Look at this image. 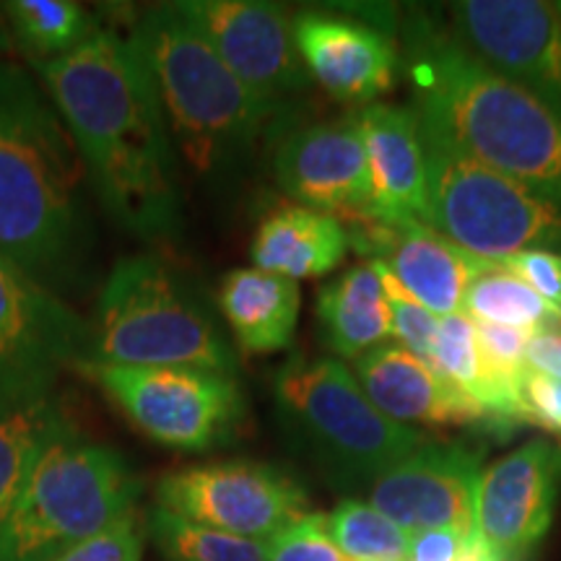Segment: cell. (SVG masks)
Listing matches in <instances>:
<instances>
[{"label":"cell","mask_w":561,"mask_h":561,"mask_svg":"<svg viewBox=\"0 0 561 561\" xmlns=\"http://www.w3.org/2000/svg\"><path fill=\"white\" fill-rule=\"evenodd\" d=\"M146 530L167 561H268V543L182 520L159 507Z\"/></svg>","instance_id":"28"},{"label":"cell","mask_w":561,"mask_h":561,"mask_svg":"<svg viewBox=\"0 0 561 561\" xmlns=\"http://www.w3.org/2000/svg\"><path fill=\"white\" fill-rule=\"evenodd\" d=\"M430 364L455 390L486 413L491 432L507 437L512 430L528 424L523 390L491 367L476 335L473 320L466 312L439 318Z\"/></svg>","instance_id":"22"},{"label":"cell","mask_w":561,"mask_h":561,"mask_svg":"<svg viewBox=\"0 0 561 561\" xmlns=\"http://www.w3.org/2000/svg\"><path fill=\"white\" fill-rule=\"evenodd\" d=\"M294 42L310 81L348 107H369L396 87L401 70L392 32L331 11L294 16Z\"/></svg>","instance_id":"17"},{"label":"cell","mask_w":561,"mask_h":561,"mask_svg":"<svg viewBox=\"0 0 561 561\" xmlns=\"http://www.w3.org/2000/svg\"><path fill=\"white\" fill-rule=\"evenodd\" d=\"M528 367L538 375L561 380V328L533 335L528 343Z\"/></svg>","instance_id":"37"},{"label":"cell","mask_w":561,"mask_h":561,"mask_svg":"<svg viewBox=\"0 0 561 561\" xmlns=\"http://www.w3.org/2000/svg\"><path fill=\"white\" fill-rule=\"evenodd\" d=\"M476 335L486 354L491 367H494L504 380L523 390L525 377H528V343L533 335L525 331L504 325H489V322H473Z\"/></svg>","instance_id":"33"},{"label":"cell","mask_w":561,"mask_h":561,"mask_svg":"<svg viewBox=\"0 0 561 561\" xmlns=\"http://www.w3.org/2000/svg\"><path fill=\"white\" fill-rule=\"evenodd\" d=\"M318 320L325 346L343 356L359 359L380 343L392 339V318L380 273L371 263L351 268L318 294Z\"/></svg>","instance_id":"24"},{"label":"cell","mask_w":561,"mask_h":561,"mask_svg":"<svg viewBox=\"0 0 561 561\" xmlns=\"http://www.w3.org/2000/svg\"><path fill=\"white\" fill-rule=\"evenodd\" d=\"M117 227L157 240L180 224L172 138L149 70L123 34L100 30L79 50L34 62Z\"/></svg>","instance_id":"1"},{"label":"cell","mask_w":561,"mask_h":561,"mask_svg":"<svg viewBox=\"0 0 561 561\" xmlns=\"http://www.w3.org/2000/svg\"><path fill=\"white\" fill-rule=\"evenodd\" d=\"M371 265H375L377 273H380L385 297H388L390 318H392V339H398V343H401L405 351H411L413 356H419V359L430 364L439 318L437 314H432L430 310H424L419 301H413L380 263H371Z\"/></svg>","instance_id":"30"},{"label":"cell","mask_w":561,"mask_h":561,"mask_svg":"<svg viewBox=\"0 0 561 561\" xmlns=\"http://www.w3.org/2000/svg\"><path fill=\"white\" fill-rule=\"evenodd\" d=\"M219 307L242 351L276 354L297 333L299 284L261 268H237L221 280Z\"/></svg>","instance_id":"23"},{"label":"cell","mask_w":561,"mask_h":561,"mask_svg":"<svg viewBox=\"0 0 561 561\" xmlns=\"http://www.w3.org/2000/svg\"><path fill=\"white\" fill-rule=\"evenodd\" d=\"M328 533L346 559L405 561L411 533L385 517L369 502L343 500L328 515Z\"/></svg>","instance_id":"29"},{"label":"cell","mask_w":561,"mask_h":561,"mask_svg":"<svg viewBox=\"0 0 561 561\" xmlns=\"http://www.w3.org/2000/svg\"><path fill=\"white\" fill-rule=\"evenodd\" d=\"M83 364L234 375V354L185 278L159 255L117 261L96 301Z\"/></svg>","instance_id":"7"},{"label":"cell","mask_w":561,"mask_h":561,"mask_svg":"<svg viewBox=\"0 0 561 561\" xmlns=\"http://www.w3.org/2000/svg\"><path fill=\"white\" fill-rule=\"evenodd\" d=\"M356 380L375 409L403 426H479L491 430V421L455 390L437 369L388 341L359 356L354 364Z\"/></svg>","instance_id":"19"},{"label":"cell","mask_w":561,"mask_h":561,"mask_svg":"<svg viewBox=\"0 0 561 561\" xmlns=\"http://www.w3.org/2000/svg\"><path fill=\"white\" fill-rule=\"evenodd\" d=\"M268 561H346L328 533V515L310 512L268 543Z\"/></svg>","instance_id":"31"},{"label":"cell","mask_w":561,"mask_h":561,"mask_svg":"<svg viewBox=\"0 0 561 561\" xmlns=\"http://www.w3.org/2000/svg\"><path fill=\"white\" fill-rule=\"evenodd\" d=\"M3 9L13 42L34 62L70 55L100 32L94 16L76 0H11Z\"/></svg>","instance_id":"27"},{"label":"cell","mask_w":561,"mask_h":561,"mask_svg":"<svg viewBox=\"0 0 561 561\" xmlns=\"http://www.w3.org/2000/svg\"><path fill=\"white\" fill-rule=\"evenodd\" d=\"M280 430L335 489H369L426 442L375 409L359 380L333 356H291L273 375Z\"/></svg>","instance_id":"6"},{"label":"cell","mask_w":561,"mask_h":561,"mask_svg":"<svg viewBox=\"0 0 561 561\" xmlns=\"http://www.w3.org/2000/svg\"><path fill=\"white\" fill-rule=\"evenodd\" d=\"M343 227L351 248L367 257V263H380L424 310L437 318L460 312L479 257L468 255L419 219L364 216Z\"/></svg>","instance_id":"18"},{"label":"cell","mask_w":561,"mask_h":561,"mask_svg":"<svg viewBox=\"0 0 561 561\" xmlns=\"http://www.w3.org/2000/svg\"><path fill=\"white\" fill-rule=\"evenodd\" d=\"M504 268L525 280L546 305L561 312V255L551 250H525L507 257Z\"/></svg>","instance_id":"34"},{"label":"cell","mask_w":561,"mask_h":561,"mask_svg":"<svg viewBox=\"0 0 561 561\" xmlns=\"http://www.w3.org/2000/svg\"><path fill=\"white\" fill-rule=\"evenodd\" d=\"M87 167L50 96L0 60V255L50 289L89 244Z\"/></svg>","instance_id":"3"},{"label":"cell","mask_w":561,"mask_h":561,"mask_svg":"<svg viewBox=\"0 0 561 561\" xmlns=\"http://www.w3.org/2000/svg\"><path fill=\"white\" fill-rule=\"evenodd\" d=\"M11 47H13L11 26H9V19H5V9L0 5V55L11 53Z\"/></svg>","instance_id":"39"},{"label":"cell","mask_w":561,"mask_h":561,"mask_svg":"<svg viewBox=\"0 0 561 561\" xmlns=\"http://www.w3.org/2000/svg\"><path fill=\"white\" fill-rule=\"evenodd\" d=\"M416 117L430 195L426 227L491 263L525 250L561 248L559 206L473 159L419 112Z\"/></svg>","instance_id":"8"},{"label":"cell","mask_w":561,"mask_h":561,"mask_svg":"<svg viewBox=\"0 0 561 561\" xmlns=\"http://www.w3.org/2000/svg\"><path fill=\"white\" fill-rule=\"evenodd\" d=\"M346 227L322 210L289 203L271 210L252 240V268L305 280L320 278L346 261Z\"/></svg>","instance_id":"21"},{"label":"cell","mask_w":561,"mask_h":561,"mask_svg":"<svg viewBox=\"0 0 561 561\" xmlns=\"http://www.w3.org/2000/svg\"><path fill=\"white\" fill-rule=\"evenodd\" d=\"M140 479L112 447L55 434L0 520V561H55L136 512Z\"/></svg>","instance_id":"5"},{"label":"cell","mask_w":561,"mask_h":561,"mask_svg":"<svg viewBox=\"0 0 561 561\" xmlns=\"http://www.w3.org/2000/svg\"><path fill=\"white\" fill-rule=\"evenodd\" d=\"M157 507L263 543L310 515L305 489L280 468L257 460L208 462L161 476Z\"/></svg>","instance_id":"10"},{"label":"cell","mask_w":561,"mask_h":561,"mask_svg":"<svg viewBox=\"0 0 561 561\" xmlns=\"http://www.w3.org/2000/svg\"><path fill=\"white\" fill-rule=\"evenodd\" d=\"M473 536L455 528H432L411 533L405 561H458Z\"/></svg>","instance_id":"36"},{"label":"cell","mask_w":561,"mask_h":561,"mask_svg":"<svg viewBox=\"0 0 561 561\" xmlns=\"http://www.w3.org/2000/svg\"><path fill=\"white\" fill-rule=\"evenodd\" d=\"M133 426L174 453H208L237 437L244 398L234 375L195 367L79 364Z\"/></svg>","instance_id":"9"},{"label":"cell","mask_w":561,"mask_h":561,"mask_svg":"<svg viewBox=\"0 0 561 561\" xmlns=\"http://www.w3.org/2000/svg\"><path fill=\"white\" fill-rule=\"evenodd\" d=\"M561 483V445L533 439L483 468L473 530L496 561H523L551 528Z\"/></svg>","instance_id":"14"},{"label":"cell","mask_w":561,"mask_h":561,"mask_svg":"<svg viewBox=\"0 0 561 561\" xmlns=\"http://www.w3.org/2000/svg\"><path fill=\"white\" fill-rule=\"evenodd\" d=\"M68 424L73 421L53 392L0 403V520L11 510L34 460Z\"/></svg>","instance_id":"25"},{"label":"cell","mask_w":561,"mask_h":561,"mask_svg":"<svg viewBox=\"0 0 561 561\" xmlns=\"http://www.w3.org/2000/svg\"><path fill=\"white\" fill-rule=\"evenodd\" d=\"M140 557H144V523L138 512H130L123 520L73 546L55 561H140Z\"/></svg>","instance_id":"32"},{"label":"cell","mask_w":561,"mask_h":561,"mask_svg":"<svg viewBox=\"0 0 561 561\" xmlns=\"http://www.w3.org/2000/svg\"><path fill=\"white\" fill-rule=\"evenodd\" d=\"M172 5L268 107L286 112L289 96L310 87L294 42V19L280 5L265 0H180Z\"/></svg>","instance_id":"12"},{"label":"cell","mask_w":561,"mask_h":561,"mask_svg":"<svg viewBox=\"0 0 561 561\" xmlns=\"http://www.w3.org/2000/svg\"><path fill=\"white\" fill-rule=\"evenodd\" d=\"M460 312L473 322L504 325L530 335L561 328V312L538 297L525 280L502 263L476 261Z\"/></svg>","instance_id":"26"},{"label":"cell","mask_w":561,"mask_h":561,"mask_svg":"<svg viewBox=\"0 0 561 561\" xmlns=\"http://www.w3.org/2000/svg\"><path fill=\"white\" fill-rule=\"evenodd\" d=\"M89 339V322L0 255V403L53 392L62 369L87 359Z\"/></svg>","instance_id":"11"},{"label":"cell","mask_w":561,"mask_h":561,"mask_svg":"<svg viewBox=\"0 0 561 561\" xmlns=\"http://www.w3.org/2000/svg\"><path fill=\"white\" fill-rule=\"evenodd\" d=\"M481 462V447L426 439L371 483L367 500L409 533L455 528L476 536L473 512Z\"/></svg>","instance_id":"15"},{"label":"cell","mask_w":561,"mask_h":561,"mask_svg":"<svg viewBox=\"0 0 561 561\" xmlns=\"http://www.w3.org/2000/svg\"><path fill=\"white\" fill-rule=\"evenodd\" d=\"M401 60L421 117L462 151L561 208V117L483 62L447 21L430 11L405 19Z\"/></svg>","instance_id":"2"},{"label":"cell","mask_w":561,"mask_h":561,"mask_svg":"<svg viewBox=\"0 0 561 561\" xmlns=\"http://www.w3.org/2000/svg\"><path fill=\"white\" fill-rule=\"evenodd\" d=\"M128 39L157 87L172 146L203 180L250 159L284 115L257 100L172 3L140 11Z\"/></svg>","instance_id":"4"},{"label":"cell","mask_w":561,"mask_h":561,"mask_svg":"<svg viewBox=\"0 0 561 561\" xmlns=\"http://www.w3.org/2000/svg\"><path fill=\"white\" fill-rule=\"evenodd\" d=\"M458 561H496L494 557H491V551L483 546L479 538L473 536V541L468 543V549L462 551V557Z\"/></svg>","instance_id":"38"},{"label":"cell","mask_w":561,"mask_h":561,"mask_svg":"<svg viewBox=\"0 0 561 561\" xmlns=\"http://www.w3.org/2000/svg\"><path fill=\"white\" fill-rule=\"evenodd\" d=\"M354 121L367 153L371 216L426 224L430 195L416 112L377 102L356 112Z\"/></svg>","instance_id":"20"},{"label":"cell","mask_w":561,"mask_h":561,"mask_svg":"<svg viewBox=\"0 0 561 561\" xmlns=\"http://www.w3.org/2000/svg\"><path fill=\"white\" fill-rule=\"evenodd\" d=\"M447 24L483 62L561 117V11L543 0H462Z\"/></svg>","instance_id":"13"},{"label":"cell","mask_w":561,"mask_h":561,"mask_svg":"<svg viewBox=\"0 0 561 561\" xmlns=\"http://www.w3.org/2000/svg\"><path fill=\"white\" fill-rule=\"evenodd\" d=\"M523 401L528 426H541L561 439V380L530 369L523 385Z\"/></svg>","instance_id":"35"},{"label":"cell","mask_w":561,"mask_h":561,"mask_svg":"<svg viewBox=\"0 0 561 561\" xmlns=\"http://www.w3.org/2000/svg\"><path fill=\"white\" fill-rule=\"evenodd\" d=\"M557 5H559V11H561V3H557Z\"/></svg>","instance_id":"41"},{"label":"cell","mask_w":561,"mask_h":561,"mask_svg":"<svg viewBox=\"0 0 561 561\" xmlns=\"http://www.w3.org/2000/svg\"><path fill=\"white\" fill-rule=\"evenodd\" d=\"M273 178L299 206L341 224L371 216L367 153L354 115L286 130L273 146Z\"/></svg>","instance_id":"16"},{"label":"cell","mask_w":561,"mask_h":561,"mask_svg":"<svg viewBox=\"0 0 561 561\" xmlns=\"http://www.w3.org/2000/svg\"><path fill=\"white\" fill-rule=\"evenodd\" d=\"M346 561H356V559H346Z\"/></svg>","instance_id":"40"}]
</instances>
